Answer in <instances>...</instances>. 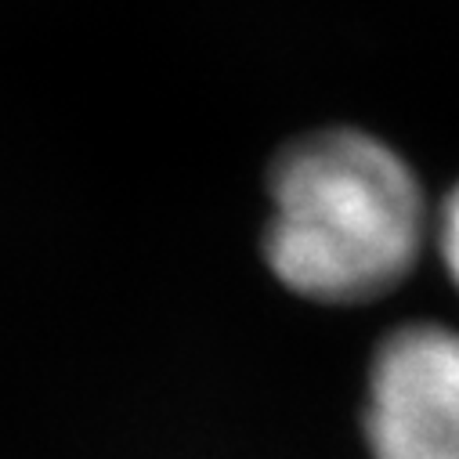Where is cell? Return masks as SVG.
<instances>
[{"mask_svg":"<svg viewBox=\"0 0 459 459\" xmlns=\"http://www.w3.org/2000/svg\"><path fill=\"white\" fill-rule=\"evenodd\" d=\"M362 430L373 459H459V329L409 322L384 336Z\"/></svg>","mask_w":459,"mask_h":459,"instance_id":"7a4b0ae2","label":"cell"},{"mask_svg":"<svg viewBox=\"0 0 459 459\" xmlns=\"http://www.w3.org/2000/svg\"><path fill=\"white\" fill-rule=\"evenodd\" d=\"M437 250H441L448 279L459 290V185L445 195V203L437 210Z\"/></svg>","mask_w":459,"mask_h":459,"instance_id":"3957f363","label":"cell"},{"mask_svg":"<svg viewBox=\"0 0 459 459\" xmlns=\"http://www.w3.org/2000/svg\"><path fill=\"white\" fill-rule=\"evenodd\" d=\"M264 257L318 304H369L398 290L427 247V199L380 138L333 127L297 138L272 167Z\"/></svg>","mask_w":459,"mask_h":459,"instance_id":"6da1fadb","label":"cell"}]
</instances>
